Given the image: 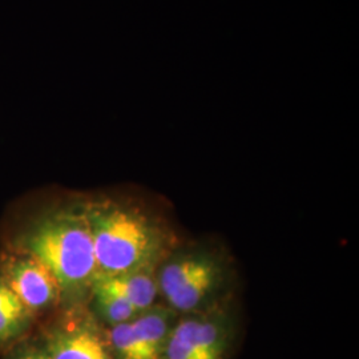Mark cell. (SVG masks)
<instances>
[{"label": "cell", "mask_w": 359, "mask_h": 359, "mask_svg": "<svg viewBox=\"0 0 359 359\" xmlns=\"http://www.w3.org/2000/svg\"><path fill=\"white\" fill-rule=\"evenodd\" d=\"M86 217L96 258L95 281L147 269L152 264L158 236L140 215L117 206H97Z\"/></svg>", "instance_id": "cell-1"}, {"label": "cell", "mask_w": 359, "mask_h": 359, "mask_svg": "<svg viewBox=\"0 0 359 359\" xmlns=\"http://www.w3.org/2000/svg\"><path fill=\"white\" fill-rule=\"evenodd\" d=\"M47 354L50 359H109L102 339L88 327L57 334Z\"/></svg>", "instance_id": "cell-6"}, {"label": "cell", "mask_w": 359, "mask_h": 359, "mask_svg": "<svg viewBox=\"0 0 359 359\" xmlns=\"http://www.w3.org/2000/svg\"><path fill=\"white\" fill-rule=\"evenodd\" d=\"M215 270H218L217 265L208 257H182L164 266L157 285L158 289H161L163 294L168 298L179 292L185 285Z\"/></svg>", "instance_id": "cell-7"}, {"label": "cell", "mask_w": 359, "mask_h": 359, "mask_svg": "<svg viewBox=\"0 0 359 359\" xmlns=\"http://www.w3.org/2000/svg\"><path fill=\"white\" fill-rule=\"evenodd\" d=\"M19 359H31V355H29V353H28V354L23 355V357H20Z\"/></svg>", "instance_id": "cell-12"}, {"label": "cell", "mask_w": 359, "mask_h": 359, "mask_svg": "<svg viewBox=\"0 0 359 359\" xmlns=\"http://www.w3.org/2000/svg\"><path fill=\"white\" fill-rule=\"evenodd\" d=\"M173 320V309L156 306L144 310L130 322L145 359L163 358L168 339L175 327Z\"/></svg>", "instance_id": "cell-4"}, {"label": "cell", "mask_w": 359, "mask_h": 359, "mask_svg": "<svg viewBox=\"0 0 359 359\" xmlns=\"http://www.w3.org/2000/svg\"><path fill=\"white\" fill-rule=\"evenodd\" d=\"M163 357L165 359H200L189 337L177 323L168 339Z\"/></svg>", "instance_id": "cell-11"}, {"label": "cell", "mask_w": 359, "mask_h": 359, "mask_svg": "<svg viewBox=\"0 0 359 359\" xmlns=\"http://www.w3.org/2000/svg\"><path fill=\"white\" fill-rule=\"evenodd\" d=\"M130 322L114 326L111 332L112 345L120 359H145Z\"/></svg>", "instance_id": "cell-10"}, {"label": "cell", "mask_w": 359, "mask_h": 359, "mask_svg": "<svg viewBox=\"0 0 359 359\" xmlns=\"http://www.w3.org/2000/svg\"><path fill=\"white\" fill-rule=\"evenodd\" d=\"M31 257L51 271L60 289L76 290L96 278V258L86 216L57 215L27 236Z\"/></svg>", "instance_id": "cell-2"}, {"label": "cell", "mask_w": 359, "mask_h": 359, "mask_svg": "<svg viewBox=\"0 0 359 359\" xmlns=\"http://www.w3.org/2000/svg\"><path fill=\"white\" fill-rule=\"evenodd\" d=\"M95 294L97 310L100 311L104 320L111 322L114 326L130 322L140 314V311L121 295L96 287Z\"/></svg>", "instance_id": "cell-9"}, {"label": "cell", "mask_w": 359, "mask_h": 359, "mask_svg": "<svg viewBox=\"0 0 359 359\" xmlns=\"http://www.w3.org/2000/svg\"><path fill=\"white\" fill-rule=\"evenodd\" d=\"M28 309L7 283H0V339L11 338L26 323Z\"/></svg>", "instance_id": "cell-8"}, {"label": "cell", "mask_w": 359, "mask_h": 359, "mask_svg": "<svg viewBox=\"0 0 359 359\" xmlns=\"http://www.w3.org/2000/svg\"><path fill=\"white\" fill-rule=\"evenodd\" d=\"M7 285L28 310L48 306L60 290L51 271L34 257L13 264Z\"/></svg>", "instance_id": "cell-3"}, {"label": "cell", "mask_w": 359, "mask_h": 359, "mask_svg": "<svg viewBox=\"0 0 359 359\" xmlns=\"http://www.w3.org/2000/svg\"><path fill=\"white\" fill-rule=\"evenodd\" d=\"M95 287L121 295L140 313L152 308L158 290L157 281L147 269L96 280Z\"/></svg>", "instance_id": "cell-5"}]
</instances>
